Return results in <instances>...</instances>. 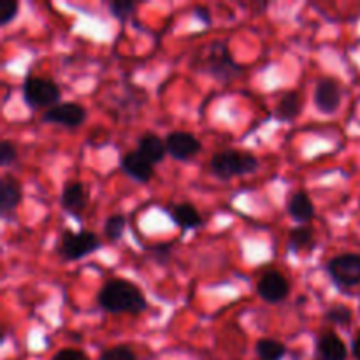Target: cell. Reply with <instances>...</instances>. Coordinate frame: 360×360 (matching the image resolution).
<instances>
[{"label":"cell","instance_id":"1","mask_svg":"<svg viewBox=\"0 0 360 360\" xmlns=\"http://www.w3.org/2000/svg\"><path fill=\"white\" fill-rule=\"evenodd\" d=\"M97 302L108 313H130L139 315L148 308L143 290L132 281L123 278H111L102 285L97 294Z\"/></svg>","mask_w":360,"mask_h":360},{"label":"cell","instance_id":"2","mask_svg":"<svg viewBox=\"0 0 360 360\" xmlns=\"http://www.w3.org/2000/svg\"><path fill=\"white\" fill-rule=\"evenodd\" d=\"M210 169L218 179L229 181L236 176L252 174L259 169V158L252 153L238 150H224L213 155L210 162Z\"/></svg>","mask_w":360,"mask_h":360},{"label":"cell","instance_id":"3","mask_svg":"<svg viewBox=\"0 0 360 360\" xmlns=\"http://www.w3.org/2000/svg\"><path fill=\"white\" fill-rule=\"evenodd\" d=\"M98 248H101V241H98L97 234H94L91 231H63L60 234L56 253L63 260H79Z\"/></svg>","mask_w":360,"mask_h":360},{"label":"cell","instance_id":"4","mask_svg":"<svg viewBox=\"0 0 360 360\" xmlns=\"http://www.w3.org/2000/svg\"><path fill=\"white\" fill-rule=\"evenodd\" d=\"M60 97H62V91L55 81L39 76H28L25 79L23 98L30 108H53V105L60 104Z\"/></svg>","mask_w":360,"mask_h":360},{"label":"cell","instance_id":"5","mask_svg":"<svg viewBox=\"0 0 360 360\" xmlns=\"http://www.w3.org/2000/svg\"><path fill=\"white\" fill-rule=\"evenodd\" d=\"M206 69L207 72L213 74L218 81H231L241 72V65L232 58L231 49L227 42H214L210 48L206 56Z\"/></svg>","mask_w":360,"mask_h":360},{"label":"cell","instance_id":"6","mask_svg":"<svg viewBox=\"0 0 360 360\" xmlns=\"http://www.w3.org/2000/svg\"><path fill=\"white\" fill-rule=\"evenodd\" d=\"M327 273L338 287H360V255L343 253L327 262Z\"/></svg>","mask_w":360,"mask_h":360},{"label":"cell","instance_id":"7","mask_svg":"<svg viewBox=\"0 0 360 360\" xmlns=\"http://www.w3.org/2000/svg\"><path fill=\"white\" fill-rule=\"evenodd\" d=\"M341 98H343V91H341V84L333 77H322L315 86V101L316 109L322 115H334L340 109Z\"/></svg>","mask_w":360,"mask_h":360},{"label":"cell","instance_id":"8","mask_svg":"<svg viewBox=\"0 0 360 360\" xmlns=\"http://www.w3.org/2000/svg\"><path fill=\"white\" fill-rule=\"evenodd\" d=\"M84 118H86V111L83 105L76 104V102H60L42 115L44 123H55V125L70 127V129L81 125Z\"/></svg>","mask_w":360,"mask_h":360},{"label":"cell","instance_id":"9","mask_svg":"<svg viewBox=\"0 0 360 360\" xmlns=\"http://www.w3.org/2000/svg\"><path fill=\"white\" fill-rule=\"evenodd\" d=\"M257 292H259L260 299L269 304H278V302L285 301L290 292V285H288L287 278L278 271H267L260 281L257 283Z\"/></svg>","mask_w":360,"mask_h":360},{"label":"cell","instance_id":"10","mask_svg":"<svg viewBox=\"0 0 360 360\" xmlns=\"http://www.w3.org/2000/svg\"><path fill=\"white\" fill-rule=\"evenodd\" d=\"M164 141L165 148H167V155H171L174 160H188L193 155L199 153L200 148H202L200 141L193 134L181 132V130L167 134Z\"/></svg>","mask_w":360,"mask_h":360},{"label":"cell","instance_id":"11","mask_svg":"<svg viewBox=\"0 0 360 360\" xmlns=\"http://www.w3.org/2000/svg\"><path fill=\"white\" fill-rule=\"evenodd\" d=\"M120 169L137 183H146L153 178V164L148 162L139 151H129L120 158Z\"/></svg>","mask_w":360,"mask_h":360},{"label":"cell","instance_id":"12","mask_svg":"<svg viewBox=\"0 0 360 360\" xmlns=\"http://www.w3.org/2000/svg\"><path fill=\"white\" fill-rule=\"evenodd\" d=\"M60 204H62V207L70 214V217L79 218L81 211H83L88 204L86 188H84L79 181H67L65 185H63Z\"/></svg>","mask_w":360,"mask_h":360},{"label":"cell","instance_id":"13","mask_svg":"<svg viewBox=\"0 0 360 360\" xmlns=\"http://www.w3.org/2000/svg\"><path fill=\"white\" fill-rule=\"evenodd\" d=\"M21 202V186L18 179L11 178V176H4L0 179V214L6 220H9L11 214Z\"/></svg>","mask_w":360,"mask_h":360},{"label":"cell","instance_id":"14","mask_svg":"<svg viewBox=\"0 0 360 360\" xmlns=\"http://www.w3.org/2000/svg\"><path fill=\"white\" fill-rule=\"evenodd\" d=\"M316 352L322 360H347L348 350L340 336L333 330H327L316 341Z\"/></svg>","mask_w":360,"mask_h":360},{"label":"cell","instance_id":"15","mask_svg":"<svg viewBox=\"0 0 360 360\" xmlns=\"http://www.w3.org/2000/svg\"><path fill=\"white\" fill-rule=\"evenodd\" d=\"M288 214L299 225H306L315 218V204L306 192H295L288 200Z\"/></svg>","mask_w":360,"mask_h":360},{"label":"cell","instance_id":"16","mask_svg":"<svg viewBox=\"0 0 360 360\" xmlns=\"http://www.w3.org/2000/svg\"><path fill=\"white\" fill-rule=\"evenodd\" d=\"M137 151L146 158L151 164H158L167 155V148H165V141H162L157 134L146 132L137 139Z\"/></svg>","mask_w":360,"mask_h":360},{"label":"cell","instance_id":"17","mask_svg":"<svg viewBox=\"0 0 360 360\" xmlns=\"http://www.w3.org/2000/svg\"><path fill=\"white\" fill-rule=\"evenodd\" d=\"M169 214H171L172 221L183 231H190V229H197L202 225V217L197 211V207L190 202L176 204V206L169 207Z\"/></svg>","mask_w":360,"mask_h":360},{"label":"cell","instance_id":"18","mask_svg":"<svg viewBox=\"0 0 360 360\" xmlns=\"http://www.w3.org/2000/svg\"><path fill=\"white\" fill-rule=\"evenodd\" d=\"M302 109V98L297 91H288V94L281 95L278 101L276 108H274V116L281 122H292L301 115Z\"/></svg>","mask_w":360,"mask_h":360},{"label":"cell","instance_id":"19","mask_svg":"<svg viewBox=\"0 0 360 360\" xmlns=\"http://www.w3.org/2000/svg\"><path fill=\"white\" fill-rule=\"evenodd\" d=\"M255 352L262 360H281L287 354V348L280 341L264 338V340L257 341Z\"/></svg>","mask_w":360,"mask_h":360},{"label":"cell","instance_id":"20","mask_svg":"<svg viewBox=\"0 0 360 360\" xmlns=\"http://www.w3.org/2000/svg\"><path fill=\"white\" fill-rule=\"evenodd\" d=\"M313 245H315V239H313V231L309 227H295L288 234V246L294 252L313 248Z\"/></svg>","mask_w":360,"mask_h":360},{"label":"cell","instance_id":"21","mask_svg":"<svg viewBox=\"0 0 360 360\" xmlns=\"http://www.w3.org/2000/svg\"><path fill=\"white\" fill-rule=\"evenodd\" d=\"M125 225L127 220L123 214H111V217H108V220L104 224V232L109 241H120L123 232H125Z\"/></svg>","mask_w":360,"mask_h":360},{"label":"cell","instance_id":"22","mask_svg":"<svg viewBox=\"0 0 360 360\" xmlns=\"http://www.w3.org/2000/svg\"><path fill=\"white\" fill-rule=\"evenodd\" d=\"M326 319L334 326H348L354 315H352L350 308H347V306H333V308L327 309Z\"/></svg>","mask_w":360,"mask_h":360},{"label":"cell","instance_id":"23","mask_svg":"<svg viewBox=\"0 0 360 360\" xmlns=\"http://www.w3.org/2000/svg\"><path fill=\"white\" fill-rule=\"evenodd\" d=\"M98 360H137V357L132 352V348L125 347V345H116V347L102 352Z\"/></svg>","mask_w":360,"mask_h":360},{"label":"cell","instance_id":"24","mask_svg":"<svg viewBox=\"0 0 360 360\" xmlns=\"http://www.w3.org/2000/svg\"><path fill=\"white\" fill-rule=\"evenodd\" d=\"M134 9H136V4H134L132 0H112V2L109 4V11H111L112 16L118 18V20L129 18L130 14L134 13Z\"/></svg>","mask_w":360,"mask_h":360},{"label":"cell","instance_id":"25","mask_svg":"<svg viewBox=\"0 0 360 360\" xmlns=\"http://www.w3.org/2000/svg\"><path fill=\"white\" fill-rule=\"evenodd\" d=\"M18 9H20V4L16 0H2L0 2V25L2 27L9 25L18 16Z\"/></svg>","mask_w":360,"mask_h":360},{"label":"cell","instance_id":"26","mask_svg":"<svg viewBox=\"0 0 360 360\" xmlns=\"http://www.w3.org/2000/svg\"><path fill=\"white\" fill-rule=\"evenodd\" d=\"M18 158V150L11 141H2L0 143V165L2 167H9L11 164H14Z\"/></svg>","mask_w":360,"mask_h":360},{"label":"cell","instance_id":"27","mask_svg":"<svg viewBox=\"0 0 360 360\" xmlns=\"http://www.w3.org/2000/svg\"><path fill=\"white\" fill-rule=\"evenodd\" d=\"M51 360H88L86 355L77 348H62L53 355Z\"/></svg>","mask_w":360,"mask_h":360},{"label":"cell","instance_id":"28","mask_svg":"<svg viewBox=\"0 0 360 360\" xmlns=\"http://www.w3.org/2000/svg\"><path fill=\"white\" fill-rule=\"evenodd\" d=\"M193 13H195V16L199 18L202 23H206V25L211 23V13H210V9H207V7L197 6L195 9H193Z\"/></svg>","mask_w":360,"mask_h":360},{"label":"cell","instance_id":"29","mask_svg":"<svg viewBox=\"0 0 360 360\" xmlns=\"http://www.w3.org/2000/svg\"><path fill=\"white\" fill-rule=\"evenodd\" d=\"M352 354H354L355 359L360 360V330L357 334H355L354 343H352Z\"/></svg>","mask_w":360,"mask_h":360}]
</instances>
